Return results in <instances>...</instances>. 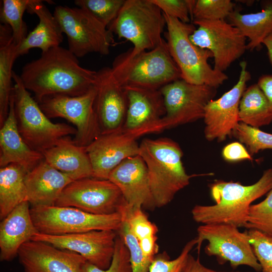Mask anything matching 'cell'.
<instances>
[{
    "instance_id": "83f0119b",
    "label": "cell",
    "mask_w": 272,
    "mask_h": 272,
    "mask_svg": "<svg viewBox=\"0 0 272 272\" xmlns=\"http://www.w3.org/2000/svg\"><path fill=\"white\" fill-rule=\"evenodd\" d=\"M17 46L13 41L12 31L7 25L0 26V127L5 122L9 111L13 86L12 70L17 58Z\"/></svg>"
},
{
    "instance_id": "8fae6325",
    "label": "cell",
    "mask_w": 272,
    "mask_h": 272,
    "mask_svg": "<svg viewBox=\"0 0 272 272\" xmlns=\"http://www.w3.org/2000/svg\"><path fill=\"white\" fill-rule=\"evenodd\" d=\"M166 113L161 120V131L203 119L205 108L217 88L189 83L180 79L161 88Z\"/></svg>"
},
{
    "instance_id": "44dd1931",
    "label": "cell",
    "mask_w": 272,
    "mask_h": 272,
    "mask_svg": "<svg viewBox=\"0 0 272 272\" xmlns=\"http://www.w3.org/2000/svg\"><path fill=\"white\" fill-rule=\"evenodd\" d=\"M108 180L118 187L128 207L156 209L147 166L139 155L123 161L111 171Z\"/></svg>"
},
{
    "instance_id": "5bb4252c",
    "label": "cell",
    "mask_w": 272,
    "mask_h": 272,
    "mask_svg": "<svg viewBox=\"0 0 272 272\" xmlns=\"http://www.w3.org/2000/svg\"><path fill=\"white\" fill-rule=\"evenodd\" d=\"M124 200L118 187L108 179L93 177L74 180L63 190L54 206L107 215L117 212Z\"/></svg>"
},
{
    "instance_id": "ab89813d",
    "label": "cell",
    "mask_w": 272,
    "mask_h": 272,
    "mask_svg": "<svg viewBox=\"0 0 272 272\" xmlns=\"http://www.w3.org/2000/svg\"><path fill=\"white\" fill-rule=\"evenodd\" d=\"M83 270V272H132L128 250L118 234L109 266L103 269L86 261Z\"/></svg>"
},
{
    "instance_id": "603a6c76",
    "label": "cell",
    "mask_w": 272,
    "mask_h": 272,
    "mask_svg": "<svg viewBox=\"0 0 272 272\" xmlns=\"http://www.w3.org/2000/svg\"><path fill=\"white\" fill-rule=\"evenodd\" d=\"M29 202L24 201L0 224V260L10 261L18 255L21 246L38 233L33 222Z\"/></svg>"
},
{
    "instance_id": "d6a6232c",
    "label": "cell",
    "mask_w": 272,
    "mask_h": 272,
    "mask_svg": "<svg viewBox=\"0 0 272 272\" xmlns=\"http://www.w3.org/2000/svg\"><path fill=\"white\" fill-rule=\"evenodd\" d=\"M125 0H76L74 4L87 11L108 28L118 15Z\"/></svg>"
},
{
    "instance_id": "5b68a950",
    "label": "cell",
    "mask_w": 272,
    "mask_h": 272,
    "mask_svg": "<svg viewBox=\"0 0 272 272\" xmlns=\"http://www.w3.org/2000/svg\"><path fill=\"white\" fill-rule=\"evenodd\" d=\"M112 73L123 87L160 90L181 79L180 72L171 57L165 39L152 50L132 55L129 51L115 58Z\"/></svg>"
},
{
    "instance_id": "6da1fadb",
    "label": "cell",
    "mask_w": 272,
    "mask_h": 272,
    "mask_svg": "<svg viewBox=\"0 0 272 272\" xmlns=\"http://www.w3.org/2000/svg\"><path fill=\"white\" fill-rule=\"evenodd\" d=\"M96 73L81 66L77 57L59 46L42 52L40 57L27 63L19 76L25 88L39 103L48 96L86 93L94 86Z\"/></svg>"
},
{
    "instance_id": "7c38bea8",
    "label": "cell",
    "mask_w": 272,
    "mask_h": 272,
    "mask_svg": "<svg viewBox=\"0 0 272 272\" xmlns=\"http://www.w3.org/2000/svg\"><path fill=\"white\" fill-rule=\"evenodd\" d=\"M95 95L94 86L82 95H53L38 104L49 119L62 118L73 124L77 130L73 142L86 147L101 134L94 108Z\"/></svg>"
},
{
    "instance_id": "bcb514c9",
    "label": "cell",
    "mask_w": 272,
    "mask_h": 272,
    "mask_svg": "<svg viewBox=\"0 0 272 272\" xmlns=\"http://www.w3.org/2000/svg\"><path fill=\"white\" fill-rule=\"evenodd\" d=\"M262 44L267 48L268 58L272 65V31L264 39Z\"/></svg>"
},
{
    "instance_id": "1f68e13d",
    "label": "cell",
    "mask_w": 272,
    "mask_h": 272,
    "mask_svg": "<svg viewBox=\"0 0 272 272\" xmlns=\"http://www.w3.org/2000/svg\"><path fill=\"white\" fill-rule=\"evenodd\" d=\"M231 135L246 145L251 156L260 150H272V134L242 122L236 125Z\"/></svg>"
},
{
    "instance_id": "836d02e7",
    "label": "cell",
    "mask_w": 272,
    "mask_h": 272,
    "mask_svg": "<svg viewBox=\"0 0 272 272\" xmlns=\"http://www.w3.org/2000/svg\"><path fill=\"white\" fill-rule=\"evenodd\" d=\"M120 215L121 223L117 232L128 250L132 272H149L152 260L144 255L138 239L130 230L125 218Z\"/></svg>"
},
{
    "instance_id": "ee69618b",
    "label": "cell",
    "mask_w": 272,
    "mask_h": 272,
    "mask_svg": "<svg viewBox=\"0 0 272 272\" xmlns=\"http://www.w3.org/2000/svg\"><path fill=\"white\" fill-rule=\"evenodd\" d=\"M182 272H250V271H217L204 266L199 261V258H195L190 254L189 255Z\"/></svg>"
},
{
    "instance_id": "7402d4cb",
    "label": "cell",
    "mask_w": 272,
    "mask_h": 272,
    "mask_svg": "<svg viewBox=\"0 0 272 272\" xmlns=\"http://www.w3.org/2000/svg\"><path fill=\"white\" fill-rule=\"evenodd\" d=\"M0 151L1 168L15 164L27 173L44 160L42 153L31 148L19 131L12 94L8 115L1 126Z\"/></svg>"
},
{
    "instance_id": "277c9868",
    "label": "cell",
    "mask_w": 272,
    "mask_h": 272,
    "mask_svg": "<svg viewBox=\"0 0 272 272\" xmlns=\"http://www.w3.org/2000/svg\"><path fill=\"white\" fill-rule=\"evenodd\" d=\"M164 16L167 27L165 39L170 54L180 72L181 79L190 84L216 88L228 80L224 73L215 70L208 63V59L213 57L212 53L190 41L189 37L196 29L195 25Z\"/></svg>"
},
{
    "instance_id": "cb8c5ba5",
    "label": "cell",
    "mask_w": 272,
    "mask_h": 272,
    "mask_svg": "<svg viewBox=\"0 0 272 272\" xmlns=\"http://www.w3.org/2000/svg\"><path fill=\"white\" fill-rule=\"evenodd\" d=\"M72 181L67 175L44 160L26 174L27 201L32 207L53 206L64 188Z\"/></svg>"
},
{
    "instance_id": "74e56055",
    "label": "cell",
    "mask_w": 272,
    "mask_h": 272,
    "mask_svg": "<svg viewBox=\"0 0 272 272\" xmlns=\"http://www.w3.org/2000/svg\"><path fill=\"white\" fill-rule=\"evenodd\" d=\"M246 231L261 272H272V237L256 229Z\"/></svg>"
},
{
    "instance_id": "4316f807",
    "label": "cell",
    "mask_w": 272,
    "mask_h": 272,
    "mask_svg": "<svg viewBox=\"0 0 272 272\" xmlns=\"http://www.w3.org/2000/svg\"><path fill=\"white\" fill-rule=\"evenodd\" d=\"M260 6V11L249 14H241L235 9L227 18L248 39L247 50H260L263 40L272 31V0L261 1Z\"/></svg>"
},
{
    "instance_id": "ffe728a7",
    "label": "cell",
    "mask_w": 272,
    "mask_h": 272,
    "mask_svg": "<svg viewBox=\"0 0 272 272\" xmlns=\"http://www.w3.org/2000/svg\"><path fill=\"white\" fill-rule=\"evenodd\" d=\"M17 256L24 272H83L87 261L78 253L34 240L23 244Z\"/></svg>"
},
{
    "instance_id": "ac0fdd59",
    "label": "cell",
    "mask_w": 272,
    "mask_h": 272,
    "mask_svg": "<svg viewBox=\"0 0 272 272\" xmlns=\"http://www.w3.org/2000/svg\"><path fill=\"white\" fill-rule=\"evenodd\" d=\"M128 106L122 130L137 139L161 131L160 123L166 110L160 90L124 87Z\"/></svg>"
},
{
    "instance_id": "52a82bcc",
    "label": "cell",
    "mask_w": 272,
    "mask_h": 272,
    "mask_svg": "<svg viewBox=\"0 0 272 272\" xmlns=\"http://www.w3.org/2000/svg\"><path fill=\"white\" fill-rule=\"evenodd\" d=\"M166 23L160 9L152 0H125L108 29L130 41L133 47L129 53L134 55L156 48L162 41Z\"/></svg>"
},
{
    "instance_id": "d6986e66",
    "label": "cell",
    "mask_w": 272,
    "mask_h": 272,
    "mask_svg": "<svg viewBox=\"0 0 272 272\" xmlns=\"http://www.w3.org/2000/svg\"><path fill=\"white\" fill-rule=\"evenodd\" d=\"M93 169V177L108 179L109 174L125 159L139 155L137 139L122 130L101 134L86 147Z\"/></svg>"
},
{
    "instance_id": "e0dca14e",
    "label": "cell",
    "mask_w": 272,
    "mask_h": 272,
    "mask_svg": "<svg viewBox=\"0 0 272 272\" xmlns=\"http://www.w3.org/2000/svg\"><path fill=\"white\" fill-rule=\"evenodd\" d=\"M94 86L96 90L94 108L101 134L121 130L128 106L124 87L109 67L97 71Z\"/></svg>"
},
{
    "instance_id": "30bf717a",
    "label": "cell",
    "mask_w": 272,
    "mask_h": 272,
    "mask_svg": "<svg viewBox=\"0 0 272 272\" xmlns=\"http://www.w3.org/2000/svg\"><path fill=\"white\" fill-rule=\"evenodd\" d=\"M196 248L199 252L204 240L208 243L205 251L214 256L220 264L229 262L233 268L247 265L257 272L261 266L249 241L247 231L241 232L238 228L229 224H202L197 229Z\"/></svg>"
},
{
    "instance_id": "7bdbcfd3",
    "label": "cell",
    "mask_w": 272,
    "mask_h": 272,
    "mask_svg": "<svg viewBox=\"0 0 272 272\" xmlns=\"http://www.w3.org/2000/svg\"><path fill=\"white\" fill-rule=\"evenodd\" d=\"M157 235H153L139 240L141 249L144 255L153 260L159 251Z\"/></svg>"
},
{
    "instance_id": "8992f818",
    "label": "cell",
    "mask_w": 272,
    "mask_h": 272,
    "mask_svg": "<svg viewBox=\"0 0 272 272\" xmlns=\"http://www.w3.org/2000/svg\"><path fill=\"white\" fill-rule=\"evenodd\" d=\"M12 94L19 131L27 144L42 153L61 139L77 133L65 123H54L45 115L38 103L24 87L20 76L13 72Z\"/></svg>"
},
{
    "instance_id": "d590c367",
    "label": "cell",
    "mask_w": 272,
    "mask_h": 272,
    "mask_svg": "<svg viewBox=\"0 0 272 272\" xmlns=\"http://www.w3.org/2000/svg\"><path fill=\"white\" fill-rule=\"evenodd\" d=\"M230 0H195L192 11L194 20H225L235 9Z\"/></svg>"
},
{
    "instance_id": "8d00e7d4",
    "label": "cell",
    "mask_w": 272,
    "mask_h": 272,
    "mask_svg": "<svg viewBox=\"0 0 272 272\" xmlns=\"http://www.w3.org/2000/svg\"><path fill=\"white\" fill-rule=\"evenodd\" d=\"M245 228L258 230L272 237V188L264 200L250 206Z\"/></svg>"
},
{
    "instance_id": "9c48e42d",
    "label": "cell",
    "mask_w": 272,
    "mask_h": 272,
    "mask_svg": "<svg viewBox=\"0 0 272 272\" xmlns=\"http://www.w3.org/2000/svg\"><path fill=\"white\" fill-rule=\"evenodd\" d=\"M53 15L67 37L68 49L78 58L90 53L106 55L114 42L113 34L87 11L56 6Z\"/></svg>"
},
{
    "instance_id": "4fadbf2b",
    "label": "cell",
    "mask_w": 272,
    "mask_h": 272,
    "mask_svg": "<svg viewBox=\"0 0 272 272\" xmlns=\"http://www.w3.org/2000/svg\"><path fill=\"white\" fill-rule=\"evenodd\" d=\"M197 28L190 35L191 42L213 54L214 69L224 72L247 50L246 38L225 20H194Z\"/></svg>"
},
{
    "instance_id": "7a4b0ae2",
    "label": "cell",
    "mask_w": 272,
    "mask_h": 272,
    "mask_svg": "<svg viewBox=\"0 0 272 272\" xmlns=\"http://www.w3.org/2000/svg\"><path fill=\"white\" fill-rule=\"evenodd\" d=\"M209 186L215 204L195 205L191 210L194 221L202 224H224L245 228L252 203L272 188V168L265 170L251 185L216 180Z\"/></svg>"
},
{
    "instance_id": "ba28073f",
    "label": "cell",
    "mask_w": 272,
    "mask_h": 272,
    "mask_svg": "<svg viewBox=\"0 0 272 272\" xmlns=\"http://www.w3.org/2000/svg\"><path fill=\"white\" fill-rule=\"evenodd\" d=\"M30 214L38 233L52 235L95 230L117 231L121 223L118 212L96 215L71 207H32Z\"/></svg>"
},
{
    "instance_id": "d4e9b609",
    "label": "cell",
    "mask_w": 272,
    "mask_h": 272,
    "mask_svg": "<svg viewBox=\"0 0 272 272\" xmlns=\"http://www.w3.org/2000/svg\"><path fill=\"white\" fill-rule=\"evenodd\" d=\"M43 1L31 0L27 11L35 14L39 19L36 27L31 31L17 47V58L28 53L34 48H39L42 52L57 46L63 41L61 27L53 15L44 4Z\"/></svg>"
},
{
    "instance_id": "3957f363",
    "label": "cell",
    "mask_w": 272,
    "mask_h": 272,
    "mask_svg": "<svg viewBox=\"0 0 272 272\" xmlns=\"http://www.w3.org/2000/svg\"><path fill=\"white\" fill-rule=\"evenodd\" d=\"M139 155L147 166L156 208L169 203L189 184L192 175L186 173L182 162V151L172 140L145 139L140 144Z\"/></svg>"
},
{
    "instance_id": "f35d334b",
    "label": "cell",
    "mask_w": 272,
    "mask_h": 272,
    "mask_svg": "<svg viewBox=\"0 0 272 272\" xmlns=\"http://www.w3.org/2000/svg\"><path fill=\"white\" fill-rule=\"evenodd\" d=\"M196 245L195 238L189 241L173 259L166 252L158 253L151 262L149 272H182L190 251Z\"/></svg>"
},
{
    "instance_id": "f546056e",
    "label": "cell",
    "mask_w": 272,
    "mask_h": 272,
    "mask_svg": "<svg viewBox=\"0 0 272 272\" xmlns=\"http://www.w3.org/2000/svg\"><path fill=\"white\" fill-rule=\"evenodd\" d=\"M240 122L259 128L272 122V112L267 100L257 84L246 88L239 106Z\"/></svg>"
},
{
    "instance_id": "60d3db41",
    "label": "cell",
    "mask_w": 272,
    "mask_h": 272,
    "mask_svg": "<svg viewBox=\"0 0 272 272\" xmlns=\"http://www.w3.org/2000/svg\"><path fill=\"white\" fill-rule=\"evenodd\" d=\"M163 13L182 22L189 23L195 0H152Z\"/></svg>"
},
{
    "instance_id": "f1b7e54d",
    "label": "cell",
    "mask_w": 272,
    "mask_h": 272,
    "mask_svg": "<svg viewBox=\"0 0 272 272\" xmlns=\"http://www.w3.org/2000/svg\"><path fill=\"white\" fill-rule=\"evenodd\" d=\"M27 172L11 164L0 169V219H4L17 206L27 201L25 179Z\"/></svg>"
},
{
    "instance_id": "484cf974",
    "label": "cell",
    "mask_w": 272,
    "mask_h": 272,
    "mask_svg": "<svg viewBox=\"0 0 272 272\" xmlns=\"http://www.w3.org/2000/svg\"><path fill=\"white\" fill-rule=\"evenodd\" d=\"M44 161L73 181L93 177V169L86 147L77 145L69 136L42 153Z\"/></svg>"
},
{
    "instance_id": "9a60e30c",
    "label": "cell",
    "mask_w": 272,
    "mask_h": 272,
    "mask_svg": "<svg viewBox=\"0 0 272 272\" xmlns=\"http://www.w3.org/2000/svg\"><path fill=\"white\" fill-rule=\"evenodd\" d=\"M117 236L113 230H95L60 235L37 233L31 240L76 252L87 262L105 269L112 261Z\"/></svg>"
},
{
    "instance_id": "f6af8a7d",
    "label": "cell",
    "mask_w": 272,
    "mask_h": 272,
    "mask_svg": "<svg viewBox=\"0 0 272 272\" xmlns=\"http://www.w3.org/2000/svg\"><path fill=\"white\" fill-rule=\"evenodd\" d=\"M257 84L265 96L272 112V74L261 75Z\"/></svg>"
},
{
    "instance_id": "e575fe53",
    "label": "cell",
    "mask_w": 272,
    "mask_h": 272,
    "mask_svg": "<svg viewBox=\"0 0 272 272\" xmlns=\"http://www.w3.org/2000/svg\"><path fill=\"white\" fill-rule=\"evenodd\" d=\"M117 212L125 218L130 230L138 240L157 235L158 227L149 220L143 208L129 207L124 200Z\"/></svg>"
},
{
    "instance_id": "2e32d148",
    "label": "cell",
    "mask_w": 272,
    "mask_h": 272,
    "mask_svg": "<svg viewBox=\"0 0 272 272\" xmlns=\"http://www.w3.org/2000/svg\"><path fill=\"white\" fill-rule=\"evenodd\" d=\"M240 66V75L236 84L218 99L209 101L205 108L204 134L209 141L225 140L231 135L233 130L240 122V101L246 88V83L251 79L246 61H241Z\"/></svg>"
},
{
    "instance_id": "b9f144b4",
    "label": "cell",
    "mask_w": 272,
    "mask_h": 272,
    "mask_svg": "<svg viewBox=\"0 0 272 272\" xmlns=\"http://www.w3.org/2000/svg\"><path fill=\"white\" fill-rule=\"evenodd\" d=\"M222 157L228 162L253 160L248 150L240 142H233L226 145L223 149Z\"/></svg>"
},
{
    "instance_id": "4dcf8cb0",
    "label": "cell",
    "mask_w": 272,
    "mask_h": 272,
    "mask_svg": "<svg viewBox=\"0 0 272 272\" xmlns=\"http://www.w3.org/2000/svg\"><path fill=\"white\" fill-rule=\"evenodd\" d=\"M31 0H3L1 9V24L9 26L15 44L19 46L28 35L23 15Z\"/></svg>"
}]
</instances>
